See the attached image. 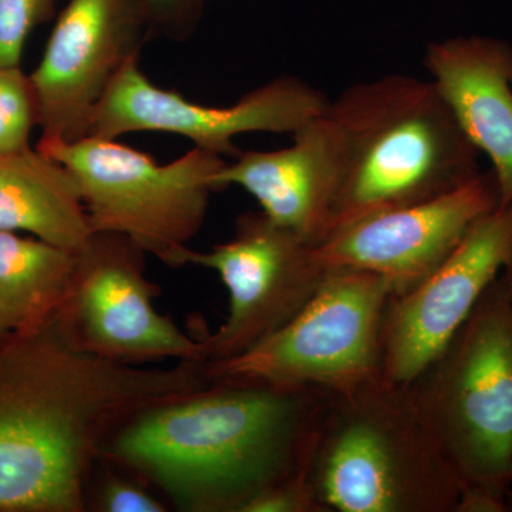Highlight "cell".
Returning a JSON list of instances; mask_svg holds the SVG:
<instances>
[{"label":"cell","instance_id":"16","mask_svg":"<svg viewBox=\"0 0 512 512\" xmlns=\"http://www.w3.org/2000/svg\"><path fill=\"white\" fill-rule=\"evenodd\" d=\"M0 231L29 232L72 252L94 234L73 175L32 147L0 156Z\"/></svg>","mask_w":512,"mask_h":512},{"label":"cell","instance_id":"21","mask_svg":"<svg viewBox=\"0 0 512 512\" xmlns=\"http://www.w3.org/2000/svg\"><path fill=\"white\" fill-rule=\"evenodd\" d=\"M241 512H326L313 493L305 466L255 495Z\"/></svg>","mask_w":512,"mask_h":512},{"label":"cell","instance_id":"11","mask_svg":"<svg viewBox=\"0 0 512 512\" xmlns=\"http://www.w3.org/2000/svg\"><path fill=\"white\" fill-rule=\"evenodd\" d=\"M512 244V202L478 218L456 248L409 291L390 295L382 375L407 386L443 352L500 278Z\"/></svg>","mask_w":512,"mask_h":512},{"label":"cell","instance_id":"15","mask_svg":"<svg viewBox=\"0 0 512 512\" xmlns=\"http://www.w3.org/2000/svg\"><path fill=\"white\" fill-rule=\"evenodd\" d=\"M424 66L458 126L490 160L501 204L512 202V45L456 36L427 47Z\"/></svg>","mask_w":512,"mask_h":512},{"label":"cell","instance_id":"12","mask_svg":"<svg viewBox=\"0 0 512 512\" xmlns=\"http://www.w3.org/2000/svg\"><path fill=\"white\" fill-rule=\"evenodd\" d=\"M136 0H69L35 72L40 140L87 137L93 114L120 70L150 40Z\"/></svg>","mask_w":512,"mask_h":512},{"label":"cell","instance_id":"7","mask_svg":"<svg viewBox=\"0 0 512 512\" xmlns=\"http://www.w3.org/2000/svg\"><path fill=\"white\" fill-rule=\"evenodd\" d=\"M390 286L357 269H328L281 329L225 362L205 365L210 382L271 384L340 393L382 375V326Z\"/></svg>","mask_w":512,"mask_h":512},{"label":"cell","instance_id":"13","mask_svg":"<svg viewBox=\"0 0 512 512\" xmlns=\"http://www.w3.org/2000/svg\"><path fill=\"white\" fill-rule=\"evenodd\" d=\"M501 204L493 171L430 200L376 212L315 245L325 269H357L384 279L392 295L423 281L453 252L471 225Z\"/></svg>","mask_w":512,"mask_h":512},{"label":"cell","instance_id":"6","mask_svg":"<svg viewBox=\"0 0 512 512\" xmlns=\"http://www.w3.org/2000/svg\"><path fill=\"white\" fill-rule=\"evenodd\" d=\"M76 180L93 232L123 235L171 268L188 265L227 158L192 147L160 164L111 138L37 141Z\"/></svg>","mask_w":512,"mask_h":512},{"label":"cell","instance_id":"8","mask_svg":"<svg viewBox=\"0 0 512 512\" xmlns=\"http://www.w3.org/2000/svg\"><path fill=\"white\" fill-rule=\"evenodd\" d=\"M146 255L123 235L94 232L76 252L57 323L80 348L113 362L205 363L200 338L187 335L154 308L160 289L148 281Z\"/></svg>","mask_w":512,"mask_h":512},{"label":"cell","instance_id":"22","mask_svg":"<svg viewBox=\"0 0 512 512\" xmlns=\"http://www.w3.org/2000/svg\"><path fill=\"white\" fill-rule=\"evenodd\" d=\"M99 507L107 512H164L163 503L144 488L121 478H110L100 493Z\"/></svg>","mask_w":512,"mask_h":512},{"label":"cell","instance_id":"24","mask_svg":"<svg viewBox=\"0 0 512 512\" xmlns=\"http://www.w3.org/2000/svg\"><path fill=\"white\" fill-rule=\"evenodd\" d=\"M501 279H503L505 288H507L508 295H510L512 302V244L510 252H508L507 261H505L503 272H501Z\"/></svg>","mask_w":512,"mask_h":512},{"label":"cell","instance_id":"25","mask_svg":"<svg viewBox=\"0 0 512 512\" xmlns=\"http://www.w3.org/2000/svg\"><path fill=\"white\" fill-rule=\"evenodd\" d=\"M13 329H16L15 323L10 319L8 313L0 308V339H2L3 336L8 335L9 332H12Z\"/></svg>","mask_w":512,"mask_h":512},{"label":"cell","instance_id":"4","mask_svg":"<svg viewBox=\"0 0 512 512\" xmlns=\"http://www.w3.org/2000/svg\"><path fill=\"white\" fill-rule=\"evenodd\" d=\"M326 512H454L460 485L406 386L328 393L305 461Z\"/></svg>","mask_w":512,"mask_h":512},{"label":"cell","instance_id":"17","mask_svg":"<svg viewBox=\"0 0 512 512\" xmlns=\"http://www.w3.org/2000/svg\"><path fill=\"white\" fill-rule=\"evenodd\" d=\"M76 252L0 231V308L16 329L55 318L72 282Z\"/></svg>","mask_w":512,"mask_h":512},{"label":"cell","instance_id":"18","mask_svg":"<svg viewBox=\"0 0 512 512\" xmlns=\"http://www.w3.org/2000/svg\"><path fill=\"white\" fill-rule=\"evenodd\" d=\"M39 127V104L30 74L22 67H0V156L30 148Z\"/></svg>","mask_w":512,"mask_h":512},{"label":"cell","instance_id":"9","mask_svg":"<svg viewBox=\"0 0 512 512\" xmlns=\"http://www.w3.org/2000/svg\"><path fill=\"white\" fill-rule=\"evenodd\" d=\"M330 100L311 84L279 76L229 106L188 100L151 82L134 57L120 70L94 111L87 136L117 140L130 133H167L224 158L238 156L234 140L247 133L295 134L322 116Z\"/></svg>","mask_w":512,"mask_h":512},{"label":"cell","instance_id":"1","mask_svg":"<svg viewBox=\"0 0 512 512\" xmlns=\"http://www.w3.org/2000/svg\"><path fill=\"white\" fill-rule=\"evenodd\" d=\"M211 384L205 363L143 369L80 348L56 318L0 339V512H82L94 461L137 414Z\"/></svg>","mask_w":512,"mask_h":512},{"label":"cell","instance_id":"2","mask_svg":"<svg viewBox=\"0 0 512 512\" xmlns=\"http://www.w3.org/2000/svg\"><path fill=\"white\" fill-rule=\"evenodd\" d=\"M328 393L212 382L133 417L101 457L154 481L181 507L241 512L305 466Z\"/></svg>","mask_w":512,"mask_h":512},{"label":"cell","instance_id":"23","mask_svg":"<svg viewBox=\"0 0 512 512\" xmlns=\"http://www.w3.org/2000/svg\"><path fill=\"white\" fill-rule=\"evenodd\" d=\"M510 498L487 488H463L458 494L454 512H508L512 510Z\"/></svg>","mask_w":512,"mask_h":512},{"label":"cell","instance_id":"20","mask_svg":"<svg viewBox=\"0 0 512 512\" xmlns=\"http://www.w3.org/2000/svg\"><path fill=\"white\" fill-rule=\"evenodd\" d=\"M151 37L185 42L204 18L205 0H136Z\"/></svg>","mask_w":512,"mask_h":512},{"label":"cell","instance_id":"19","mask_svg":"<svg viewBox=\"0 0 512 512\" xmlns=\"http://www.w3.org/2000/svg\"><path fill=\"white\" fill-rule=\"evenodd\" d=\"M57 0H0V67H16L30 33L56 15Z\"/></svg>","mask_w":512,"mask_h":512},{"label":"cell","instance_id":"3","mask_svg":"<svg viewBox=\"0 0 512 512\" xmlns=\"http://www.w3.org/2000/svg\"><path fill=\"white\" fill-rule=\"evenodd\" d=\"M328 116L342 143L328 237L376 212L439 197L481 173V154L431 80L389 74L353 84L330 100Z\"/></svg>","mask_w":512,"mask_h":512},{"label":"cell","instance_id":"14","mask_svg":"<svg viewBox=\"0 0 512 512\" xmlns=\"http://www.w3.org/2000/svg\"><path fill=\"white\" fill-rule=\"evenodd\" d=\"M292 136L279 150L239 151L218 174V188L237 185L269 220L318 245L328 237L338 197L342 143L328 110Z\"/></svg>","mask_w":512,"mask_h":512},{"label":"cell","instance_id":"5","mask_svg":"<svg viewBox=\"0 0 512 512\" xmlns=\"http://www.w3.org/2000/svg\"><path fill=\"white\" fill-rule=\"evenodd\" d=\"M463 488L512 494V302L503 279L433 362L407 384Z\"/></svg>","mask_w":512,"mask_h":512},{"label":"cell","instance_id":"10","mask_svg":"<svg viewBox=\"0 0 512 512\" xmlns=\"http://www.w3.org/2000/svg\"><path fill=\"white\" fill-rule=\"evenodd\" d=\"M188 264L217 272L229 293L225 322L200 336L205 365L242 355L281 329L328 271L316 259L315 245L262 211L241 215L224 244L205 252L192 249Z\"/></svg>","mask_w":512,"mask_h":512}]
</instances>
